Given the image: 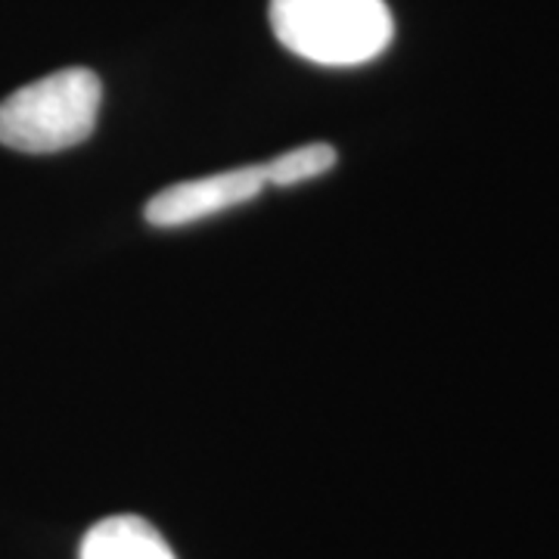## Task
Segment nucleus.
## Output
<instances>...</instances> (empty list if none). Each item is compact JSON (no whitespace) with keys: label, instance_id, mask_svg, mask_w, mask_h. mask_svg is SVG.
Instances as JSON below:
<instances>
[{"label":"nucleus","instance_id":"obj_1","mask_svg":"<svg viewBox=\"0 0 559 559\" xmlns=\"http://www.w3.org/2000/svg\"><path fill=\"white\" fill-rule=\"evenodd\" d=\"M267 16L289 53L318 66H364L395 35L385 0H271Z\"/></svg>","mask_w":559,"mask_h":559},{"label":"nucleus","instance_id":"obj_2","mask_svg":"<svg viewBox=\"0 0 559 559\" xmlns=\"http://www.w3.org/2000/svg\"><path fill=\"white\" fill-rule=\"evenodd\" d=\"M103 84L91 69H62L32 81L0 103V146L47 156L94 134Z\"/></svg>","mask_w":559,"mask_h":559},{"label":"nucleus","instance_id":"obj_3","mask_svg":"<svg viewBox=\"0 0 559 559\" xmlns=\"http://www.w3.org/2000/svg\"><path fill=\"white\" fill-rule=\"evenodd\" d=\"M267 187L261 165H242L234 171H221L200 180H180L165 187L146 202L143 218L153 227H187L202 218H212L218 212L237 209L242 202H252Z\"/></svg>","mask_w":559,"mask_h":559},{"label":"nucleus","instance_id":"obj_4","mask_svg":"<svg viewBox=\"0 0 559 559\" xmlns=\"http://www.w3.org/2000/svg\"><path fill=\"white\" fill-rule=\"evenodd\" d=\"M79 559H178L159 532L140 516H109L81 540Z\"/></svg>","mask_w":559,"mask_h":559},{"label":"nucleus","instance_id":"obj_5","mask_svg":"<svg viewBox=\"0 0 559 559\" xmlns=\"http://www.w3.org/2000/svg\"><path fill=\"white\" fill-rule=\"evenodd\" d=\"M333 165H336V150L330 143H305L299 150H289L277 159L264 162L261 168H264L267 187H293V183L333 171Z\"/></svg>","mask_w":559,"mask_h":559}]
</instances>
